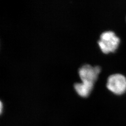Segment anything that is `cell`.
<instances>
[{"label":"cell","instance_id":"obj_2","mask_svg":"<svg viewBox=\"0 0 126 126\" xmlns=\"http://www.w3.org/2000/svg\"><path fill=\"white\" fill-rule=\"evenodd\" d=\"M107 87L114 94H123L126 92V77L120 73L110 75L108 79Z\"/></svg>","mask_w":126,"mask_h":126},{"label":"cell","instance_id":"obj_5","mask_svg":"<svg viewBox=\"0 0 126 126\" xmlns=\"http://www.w3.org/2000/svg\"><path fill=\"white\" fill-rule=\"evenodd\" d=\"M0 113H2V104L1 102H0Z\"/></svg>","mask_w":126,"mask_h":126},{"label":"cell","instance_id":"obj_3","mask_svg":"<svg viewBox=\"0 0 126 126\" xmlns=\"http://www.w3.org/2000/svg\"><path fill=\"white\" fill-rule=\"evenodd\" d=\"M100 71L101 67L99 66H92L86 64L79 69V74L82 82L94 85Z\"/></svg>","mask_w":126,"mask_h":126},{"label":"cell","instance_id":"obj_4","mask_svg":"<svg viewBox=\"0 0 126 126\" xmlns=\"http://www.w3.org/2000/svg\"><path fill=\"white\" fill-rule=\"evenodd\" d=\"M94 85L85 83H76L74 87L77 94L82 97H88L94 88Z\"/></svg>","mask_w":126,"mask_h":126},{"label":"cell","instance_id":"obj_1","mask_svg":"<svg viewBox=\"0 0 126 126\" xmlns=\"http://www.w3.org/2000/svg\"><path fill=\"white\" fill-rule=\"evenodd\" d=\"M120 43V38L112 31L103 32L98 42L100 49L105 54L114 52L118 49Z\"/></svg>","mask_w":126,"mask_h":126}]
</instances>
